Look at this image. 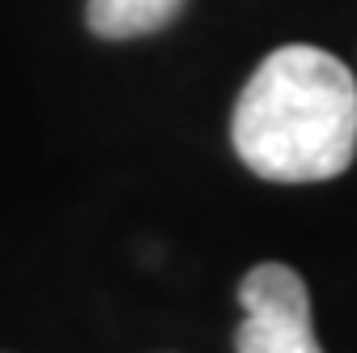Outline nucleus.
<instances>
[{"label":"nucleus","instance_id":"3","mask_svg":"<svg viewBox=\"0 0 357 353\" xmlns=\"http://www.w3.org/2000/svg\"><path fill=\"white\" fill-rule=\"evenodd\" d=\"M188 0H89L85 5V26L98 38H141L162 26H170L183 13Z\"/></svg>","mask_w":357,"mask_h":353},{"label":"nucleus","instance_id":"1","mask_svg":"<svg viewBox=\"0 0 357 353\" xmlns=\"http://www.w3.org/2000/svg\"><path fill=\"white\" fill-rule=\"evenodd\" d=\"M230 137L268 183L336 179L357 153V81L324 47H277L243 85Z\"/></svg>","mask_w":357,"mask_h":353},{"label":"nucleus","instance_id":"2","mask_svg":"<svg viewBox=\"0 0 357 353\" xmlns=\"http://www.w3.org/2000/svg\"><path fill=\"white\" fill-rule=\"evenodd\" d=\"M238 353H324L310 324L306 281L285 264H255L238 285Z\"/></svg>","mask_w":357,"mask_h":353}]
</instances>
